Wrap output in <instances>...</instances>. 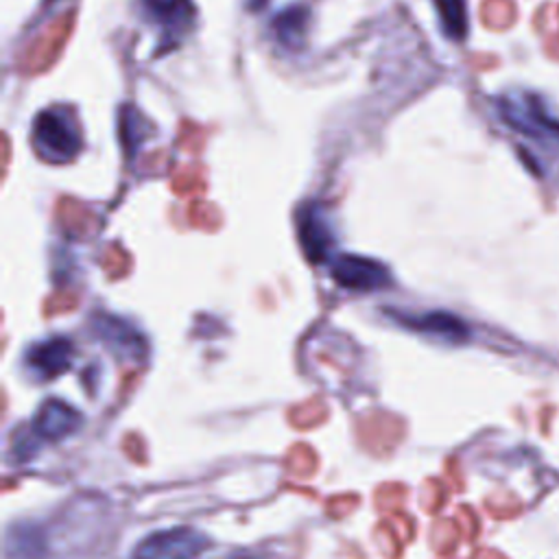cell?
<instances>
[{"instance_id":"obj_1","label":"cell","mask_w":559,"mask_h":559,"mask_svg":"<svg viewBox=\"0 0 559 559\" xmlns=\"http://www.w3.org/2000/svg\"><path fill=\"white\" fill-rule=\"evenodd\" d=\"M33 142L39 157L63 164L76 157L83 148L81 129L68 109L52 107L37 114L33 124Z\"/></svg>"},{"instance_id":"obj_2","label":"cell","mask_w":559,"mask_h":559,"mask_svg":"<svg viewBox=\"0 0 559 559\" xmlns=\"http://www.w3.org/2000/svg\"><path fill=\"white\" fill-rule=\"evenodd\" d=\"M207 546V537L190 526H175L144 537L131 559H197Z\"/></svg>"},{"instance_id":"obj_3","label":"cell","mask_w":559,"mask_h":559,"mask_svg":"<svg viewBox=\"0 0 559 559\" xmlns=\"http://www.w3.org/2000/svg\"><path fill=\"white\" fill-rule=\"evenodd\" d=\"M332 277L338 286L349 290H380L391 282L384 264L362 255H338L332 262Z\"/></svg>"},{"instance_id":"obj_4","label":"cell","mask_w":559,"mask_h":559,"mask_svg":"<svg viewBox=\"0 0 559 559\" xmlns=\"http://www.w3.org/2000/svg\"><path fill=\"white\" fill-rule=\"evenodd\" d=\"M297 229H299V242L306 258L310 262H323L334 247V236L321 207L319 205L304 207L297 218Z\"/></svg>"},{"instance_id":"obj_5","label":"cell","mask_w":559,"mask_h":559,"mask_svg":"<svg viewBox=\"0 0 559 559\" xmlns=\"http://www.w3.org/2000/svg\"><path fill=\"white\" fill-rule=\"evenodd\" d=\"M74 345L66 336H52L33 345L26 354V365L39 378H55L72 365Z\"/></svg>"},{"instance_id":"obj_6","label":"cell","mask_w":559,"mask_h":559,"mask_svg":"<svg viewBox=\"0 0 559 559\" xmlns=\"http://www.w3.org/2000/svg\"><path fill=\"white\" fill-rule=\"evenodd\" d=\"M81 426V415L61 400H48L39 406L33 419V432L39 439L59 441Z\"/></svg>"},{"instance_id":"obj_7","label":"cell","mask_w":559,"mask_h":559,"mask_svg":"<svg viewBox=\"0 0 559 559\" xmlns=\"http://www.w3.org/2000/svg\"><path fill=\"white\" fill-rule=\"evenodd\" d=\"M146 15L164 31V35H181L192 24L190 0H142Z\"/></svg>"},{"instance_id":"obj_8","label":"cell","mask_w":559,"mask_h":559,"mask_svg":"<svg viewBox=\"0 0 559 559\" xmlns=\"http://www.w3.org/2000/svg\"><path fill=\"white\" fill-rule=\"evenodd\" d=\"M94 330L103 341H107L118 354L127 358H140L144 356V341L138 330H133L129 323L114 319V317H100L94 321Z\"/></svg>"},{"instance_id":"obj_9","label":"cell","mask_w":559,"mask_h":559,"mask_svg":"<svg viewBox=\"0 0 559 559\" xmlns=\"http://www.w3.org/2000/svg\"><path fill=\"white\" fill-rule=\"evenodd\" d=\"M395 319L400 323H404L406 328H413L417 332H426V334H437L441 338H461L465 336V328L459 319H454L452 314L445 312H426V314H395Z\"/></svg>"},{"instance_id":"obj_10","label":"cell","mask_w":559,"mask_h":559,"mask_svg":"<svg viewBox=\"0 0 559 559\" xmlns=\"http://www.w3.org/2000/svg\"><path fill=\"white\" fill-rule=\"evenodd\" d=\"M308 17H310V13H308L306 7H299V4L286 7L284 11H280L275 15V20L271 24L273 35L280 39L282 46L297 48L304 41Z\"/></svg>"},{"instance_id":"obj_11","label":"cell","mask_w":559,"mask_h":559,"mask_svg":"<svg viewBox=\"0 0 559 559\" xmlns=\"http://www.w3.org/2000/svg\"><path fill=\"white\" fill-rule=\"evenodd\" d=\"M441 28L450 39H465L467 35V9L463 0H435Z\"/></svg>"},{"instance_id":"obj_12","label":"cell","mask_w":559,"mask_h":559,"mask_svg":"<svg viewBox=\"0 0 559 559\" xmlns=\"http://www.w3.org/2000/svg\"><path fill=\"white\" fill-rule=\"evenodd\" d=\"M120 138L127 146L129 153H133V148L138 144H142V120H140V114L133 111L131 107H124L120 111Z\"/></svg>"}]
</instances>
